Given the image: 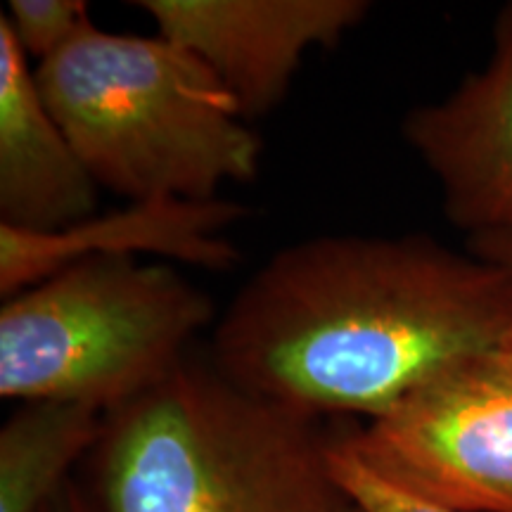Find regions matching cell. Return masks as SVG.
<instances>
[{
    "label": "cell",
    "instance_id": "13",
    "mask_svg": "<svg viewBox=\"0 0 512 512\" xmlns=\"http://www.w3.org/2000/svg\"><path fill=\"white\" fill-rule=\"evenodd\" d=\"M467 252H472L477 259L489 261V264L503 268V271L512 275V233L467 238Z\"/></svg>",
    "mask_w": 512,
    "mask_h": 512
},
{
    "label": "cell",
    "instance_id": "10",
    "mask_svg": "<svg viewBox=\"0 0 512 512\" xmlns=\"http://www.w3.org/2000/svg\"><path fill=\"white\" fill-rule=\"evenodd\" d=\"M105 415L62 401L22 403L0 430V512H41L98 444Z\"/></svg>",
    "mask_w": 512,
    "mask_h": 512
},
{
    "label": "cell",
    "instance_id": "4",
    "mask_svg": "<svg viewBox=\"0 0 512 512\" xmlns=\"http://www.w3.org/2000/svg\"><path fill=\"white\" fill-rule=\"evenodd\" d=\"M209 294L169 264L86 259L0 309V396L102 413L155 387L214 320Z\"/></svg>",
    "mask_w": 512,
    "mask_h": 512
},
{
    "label": "cell",
    "instance_id": "9",
    "mask_svg": "<svg viewBox=\"0 0 512 512\" xmlns=\"http://www.w3.org/2000/svg\"><path fill=\"white\" fill-rule=\"evenodd\" d=\"M98 183L64 136L0 15V226L53 233L95 214Z\"/></svg>",
    "mask_w": 512,
    "mask_h": 512
},
{
    "label": "cell",
    "instance_id": "2",
    "mask_svg": "<svg viewBox=\"0 0 512 512\" xmlns=\"http://www.w3.org/2000/svg\"><path fill=\"white\" fill-rule=\"evenodd\" d=\"M320 418L185 358L105 415L91 451L102 512H342Z\"/></svg>",
    "mask_w": 512,
    "mask_h": 512
},
{
    "label": "cell",
    "instance_id": "12",
    "mask_svg": "<svg viewBox=\"0 0 512 512\" xmlns=\"http://www.w3.org/2000/svg\"><path fill=\"white\" fill-rule=\"evenodd\" d=\"M330 467L344 498L361 512H460L387 482L351 451L344 437L332 441Z\"/></svg>",
    "mask_w": 512,
    "mask_h": 512
},
{
    "label": "cell",
    "instance_id": "3",
    "mask_svg": "<svg viewBox=\"0 0 512 512\" xmlns=\"http://www.w3.org/2000/svg\"><path fill=\"white\" fill-rule=\"evenodd\" d=\"M36 81L88 174L128 202L214 200L252 183L261 138L200 57L164 36L91 22Z\"/></svg>",
    "mask_w": 512,
    "mask_h": 512
},
{
    "label": "cell",
    "instance_id": "15",
    "mask_svg": "<svg viewBox=\"0 0 512 512\" xmlns=\"http://www.w3.org/2000/svg\"><path fill=\"white\" fill-rule=\"evenodd\" d=\"M342 512H361V510H358V508H354V505H351V503H349V505H347V508H344Z\"/></svg>",
    "mask_w": 512,
    "mask_h": 512
},
{
    "label": "cell",
    "instance_id": "5",
    "mask_svg": "<svg viewBox=\"0 0 512 512\" xmlns=\"http://www.w3.org/2000/svg\"><path fill=\"white\" fill-rule=\"evenodd\" d=\"M344 439L370 470L425 501L512 512V328Z\"/></svg>",
    "mask_w": 512,
    "mask_h": 512
},
{
    "label": "cell",
    "instance_id": "6",
    "mask_svg": "<svg viewBox=\"0 0 512 512\" xmlns=\"http://www.w3.org/2000/svg\"><path fill=\"white\" fill-rule=\"evenodd\" d=\"M157 34L197 55L247 119L280 105L313 48L356 29L368 0H136Z\"/></svg>",
    "mask_w": 512,
    "mask_h": 512
},
{
    "label": "cell",
    "instance_id": "11",
    "mask_svg": "<svg viewBox=\"0 0 512 512\" xmlns=\"http://www.w3.org/2000/svg\"><path fill=\"white\" fill-rule=\"evenodd\" d=\"M0 15L10 24L19 48L38 62L60 53L91 24L83 0H10Z\"/></svg>",
    "mask_w": 512,
    "mask_h": 512
},
{
    "label": "cell",
    "instance_id": "8",
    "mask_svg": "<svg viewBox=\"0 0 512 512\" xmlns=\"http://www.w3.org/2000/svg\"><path fill=\"white\" fill-rule=\"evenodd\" d=\"M245 216L242 204L214 197L128 202L53 233L0 226V294L10 299L86 259L157 256L204 271H230L242 256L223 233Z\"/></svg>",
    "mask_w": 512,
    "mask_h": 512
},
{
    "label": "cell",
    "instance_id": "7",
    "mask_svg": "<svg viewBox=\"0 0 512 512\" xmlns=\"http://www.w3.org/2000/svg\"><path fill=\"white\" fill-rule=\"evenodd\" d=\"M401 131L437 178L453 226L467 238L512 233V3L498 10L484 67L413 107Z\"/></svg>",
    "mask_w": 512,
    "mask_h": 512
},
{
    "label": "cell",
    "instance_id": "14",
    "mask_svg": "<svg viewBox=\"0 0 512 512\" xmlns=\"http://www.w3.org/2000/svg\"><path fill=\"white\" fill-rule=\"evenodd\" d=\"M41 512H98L95 505L88 501V496L76 486L72 479L62 486L57 494L50 498L46 508Z\"/></svg>",
    "mask_w": 512,
    "mask_h": 512
},
{
    "label": "cell",
    "instance_id": "1",
    "mask_svg": "<svg viewBox=\"0 0 512 512\" xmlns=\"http://www.w3.org/2000/svg\"><path fill=\"white\" fill-rule=\"evenodd\" d=\"M512 328V275L432 235H318L280 249L216 320L209 363L294 411L377 418Z\"/></svg>",
    "mask_w": 512,
    "mask_h": 512
}]
</instances>
